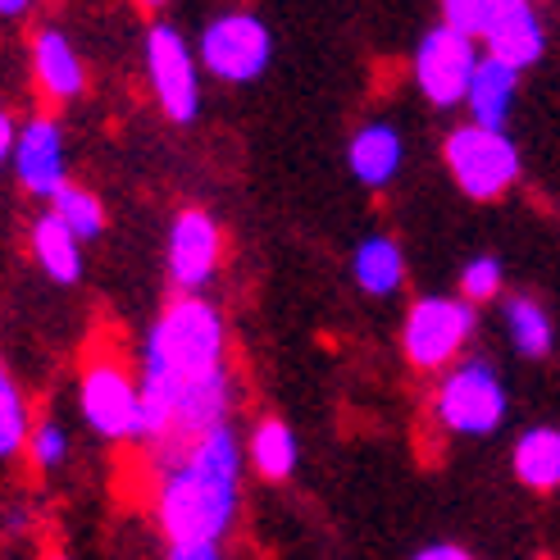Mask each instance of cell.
Listing matches in <instances>:
<instances>
[{
	"mask_svg": "<svg viewBox=\"0 0 560 560\" xmlns=\"http://www.w3.org/2000/svg\"><path fill=\"white\" fill-rule=\"evenodd\" d=\"M46 210L60 219L78 242H96V237L105 233V206H101V196L88 191L82 183H65V187L46 201Z\"/></svg>",
	"mask_w": 560,
	"mask_h": 560,
	"instance_id": "cell-21",
	"label": "cell"
},
{
	"mask_svg": "<svg viewBox=\"0 0 560 560\" xmlns=\"http://www.w3.org/2000/svg\"><path fill=\"white\" fill-rule=\"evenodd\" d=\"M170 560H223L219 547H170Z\"/></svg>",
	"mask_w": 560,
	"mask_h": 560,
	"instance_id": "cell-28",
	"label": "cell"
},
{
	"mask_svg": "<svg viewBox=\"0 0 560 560\" xmlns=\"http://www.w3.org/2000/svg\"><path fill=\"white\" fill-rule=\"evenodd\" d=\"M273 60V33L269 23L233 10L219 14L201 27V42H196V65L219 82H256Z\"/></svg>",
	"mask_w": 560,
	"mask_h": 560,
	"instance_id": "cell-7",
	"label": "cell"
},
{
	"mask_svg": "<svg viewBox=\"0 0 560 560\" xmlns=\"http://www.w3.org/2000/svg\"><path fill=\"white\" fill-rule=\"evenodd\" d=\"M23 456L33 460L37 474L60 469V465L69 460V429H65L55 415L33 419V429H27V442H23Z\"/></svg>",
	"mask_w": 560,
	"mask_h": 560,
	"instance_id": "cell-23",
	"label": "cell"
},
{
	"mask_svg": "<svg viewBox=\"0 0 560 560\" xmlns=\"http://www.w3.org/2000/svg\"><path fill=\"white\" fill-rule=\"evenodd\" d=\"M14 132H19V124L10 119V109H0V170H5L14 155Z\"/></svg>",
	"mask_w": 560,
	"mask_h": 560,
	"instance_id": "cell-27",
	"label": "cell"
},
{
	"mask_svg": "<svg viewBox=\"0 0 560 560\" xmlns=\"http://www.w3.org/2000/svg\"><path fill=\"white\" fill-rule=\"evenodd\" d=\"M492 0H442V23L456 27L465 37H479V23L488 14Z\"/></svg>",
	"mask_w": 560,
	"mask_h": 560,
	"instance_id": "cell-25",
	"label": "cell"
},
{
	"mask_svg": "<svg viewBox=\"0 0 560 560\" xmlns=\"http://www.w3.org/2000/svg\"><path fill=\"white\" fill-rule=\"evenodd\" d=\"M242 456L265 483H288L296 474V465H301V442H296L292 424H283V419L269 415V419H260V424L250 429Z\"/></svg>",
	"mask_w": 560,
	"mask_h": 560,
	"instance_id": "cell-16",
	"label": "cell"
},
{
	"mask_svg": "<svg viewBox=\"0 0 560 560\" xmlns=\"http://www.w3.org/2000/svg\"><path fill=\"white\" fill-rule=\"evenodd\" d=\"M501 319H506V338H511V347L520 355H528V360L551 355L556 328H551V315L542 311V301H534V296H506V305H501Z\"/></svg>",
	"mask_w": 560,
	"mask_h": 560,
	"instance_id": "cell-20",
	"label": "cell"
},
{
	"mask_svg": "<svg viewBox=\"0 0 560 560\" xmlns=\"http://www.w3.org/2000/svg\"><path fill=\"white\" fill-rule=\"evenodd\" d=\"M223 260V233L210 210H178L170 229V278L183 296H201Z\"/></svg>",
	"mask_w": 560,
	"mask_h": 560,
	"instance_id": "cell-11",
	"label": "cell"
},
{
	"mask_svg": "<svg viewBox=\"0 0 560 560\" xmlns=\"http://www.w3.org/2000/svg\"><path fill=\"white\" fill-rule=\"evenodd\" d=\"M78 410L105 442H142V387L119 355H96L78 378Z\"/></svg>",
	"mask_w": 560,
	"mask_h": 560,
	"instance_id": "cell-6",
	"label": "cell"
},
{
	"mask_svg": "<svg viewBox=\"0 0 560 560\" xmlns=\"http://www.w3.org/2000/svg\"><path fill=\"white\" fill-rule=\"evenodd\" d=\"M506 383L492 370V360H456L452 370H442L433 387V419L452 438H488L506 424Z\"/></svg>",
	"mask_w": 560,
	"mask_h": 560,
	"instance_id": "cell-3",
	"label": "cell"
},
{
	"mask_svg": "<svg viewBox=\"0 0 560 560\" xmlns=\"http://www.w3.org/2000/svg\"><path fill=\"white\" fill-rule=\"evenodd\" d=\"M501 283H506V269H501V260L497 256H474L460 269V301H469V305L497 301L501 296Z\"/></svg>",
	"mask_w": 560,
	"mask_h": 560,
	"instance_id": "cell-24",
	"label": "cell"
},
{
	"mask_svg": "<svg viewBox=\"0 0 560 560\" xmlns=\"http://www.w3.org/2000/svg\"><path fill=\"white\" fill-rule=\"evenodd\" d=\"M27 429H33V415H27V401H23L14 374L5 370V360H0V460L23 456Z\"/></svg>",
	"mask_w": 560,
	"mask_h": 560,
	"instance_id": "cell-22",
	"label": "cell"
},
{
	"mask_svg": "<svg viewBox=\"0 0 560 560\" xmlns=\"http://www.w3.org/2000/svg\"><path fill=\"white\" fill-rule=\"evenodd\" d=\"M242 438L219 424L174 452H151L155 524L170 547H219L242 511Z\"/></svg>",
	"mask_w": 560,
	"mask_h": 560,
	"instance_id": "cell-2",
	"label": "cell"
},
{
	"mask_svg": "<svg viewBox=\"0 0 560 560\" xmlns=\"http://www.w3.org/2000/svg\"><path fill=\"white\" fill-rule=\"evenodd\" d=\"M46 560H69V556H65V551H55V556H46Z\"/></svg>",
	"mask_w": 560,
	"mask_h": 560,
	"instance_id": "cell-31",
	"label": "cell"
},
{
	"mask_svg": "<svg viewBox=\"0 0 560 560\" xmlns=\"http://www.w3.org/2000/svg\"><path fill=\"white\" fill-rule=\"evenodd\" d=\"M442 160L469 201H497V196H506L524 170L515 137L501 128H479V124H460L446 132Z\"/></svg>",
	"mask_w": 560,
	"mask_h": 560,
	"instance_id": "cell-4",
	"label": "cell"
},
{
	"mask_svg": "<svg viewBox=\"0 0 560 560\" xmlns=\"http://www.w3.org/2000/svg\"><path fill=\"white\" fill-rule=\"evenodd\" d=\"M37 0H0V19H19V14H27Z\"/></svg>",
	"mask_w": 560,
	"mask_h": 560,
	"instance_id": "cell-29",
	"label": "cell"
},
{
	"mask_svg": "<svg viewBox=\"0 0 560 560\" xmlns=\"http://www.w3.org/2000/svg\"><path fill=\"white\" fill-rule=\"evenodd\" d=\"M142 60H147V82L164 109V119L191 124L201 115V65L187 46V37L174 23H151L147 42H142Z\"/></svg>",
	"mask_w": 560,
	"mask_h": 560,
	"instance_id": "cell-8",
	"label": "cell"
},
{
	"mask_svg": "<svg viewBox=\"0 0 560 560\" xmlns=\"http://www.w3.org/2000/svg\"><path fill=\"white\" fill-rule=\"evenodd\" d=\"M33 78L46 101H78L88 92V69H82L78 46L60 33V27H42L33 37Z\"/></svg>",
	"mask_w": 560,
	"mask_h": 560,
	"instance_id": "cell-13",
	"label": "cell"
},
{
	"mask_svg": "<svg viewBox=\"0 0 560 560\" xmlns=\"http://www.w3.org/2000/svg\"><path fill=\"white\" fill-rule=\"evenodd\" d=\"M515 96H520V69L492 60V55H479V69H474L469 92H465L460 105L469 109V124L506 132V119H511Z\"/></svg>",
	"mask_w": 560,
	"mask_h": 560,
	"instance_id": "cell-15",
	"label": "cell"
},
{
	"mask_svg": "<svg viewBox=\"0 0 560 560\" xmlns=\"http://www.w3.org/2000/svg\"><path fill=\"white\" fill-rule=\"evenodd\" d=\"M142 446L174 452L219 424H233L229 324L206 296H174L142 342Z\"/></svg>",
	"mask_w": 560,
	"mask_h": 560,
	"instance_id": "cell-1",
	"label": "cell"
},
{
	"mask_svg": "<svg viewBox=\"0 0 560 560\" xmlns=\"http://www.w3.org/2000/svg\"><path fill=\"white\" fill-rule=\"evenodd\" d=\"M511 469L524 488L556 492L560 488V429H551V424L524 429L511 452Z\"/></svg>",
	"mask_w": 560,
	"mask_h": 560,
	"instance_id": "cell-19",
	"label": "cell"
},
{
	"mask_svg": "<svg viewBox=\"0 0 560 560\" xmlns=\"http://www.w3.org/2000/svg\"><path fill=\"white\" fill-rule=\"evenodd\" d=\"M410 560H474V556L456 542H429V547H419Z\"/></svg>",
	"mask_w": 560,
	"mask_h": 560,
	"instance_id": "cell-26",
	"label": "cell"
},
{
	"mask_svg": "<svg viewBox=\"0 0 560 560\" xmlns=\"http://www.w3.org/2000/svg\"><path fill=\"white\" fill-rule=\"evenodd\" d=\"M401 160H406V142H401V128L387 124V119H370L365 128H355L351 147H347V164L360 187L383 191L392 178L401 174Z\"/></svg>",
	"mask_w": 560,
	"mask_h": 560,
	"instance_id": "cell-14",
	"label": "cell"
},
{
	"mask_svg": "<svg viewBox=\"0 0 560 560\" xmlns=\"http://www.w3.org/2000/svg\"><path fill=\"white\" fill-rule=\"evenodd\" d=\"M27 246H33V260H37V269L50 278V283H65L69 288V283H78V278H82V242L50 210H42L33 219Z\"/></svg>",
	"mask_w": 560,
	"mask_h": 560,
	"instance_id": "cell-17",
	"label": "cell"
},
{
	"mask_svg": "<svg viewBox=\"0 0 560 560\" xmlns=\"http://www.w3.org/2000/svg\"><path fill=\"white\" fill-rule=\"evenodd\" d=\"M14 178L23 191L42 196V201H50L55 191H60L69 183V155H65V128L55 124L50 115H33L23 119L19 132H14Z\"/></svg>",
	"mask_w": 560,
	"mask_h": 560,
	"instance_id": "cell-12",
	"label": "cell"
},
{
	"mask_svg": "<svg viewBox=\"0 0 560 560\" xmlns=\"http://www.w3.org/2000/svg\"><path fill=\"white\" fill-rule=\"evenodd\" d=\"M474 328H479V315L474 305L460 296H419L410 301L406 324H401V351L415 370L424 374H442L452 370L460 351L469 347Z\"/></svg>",
	"mask_w": 560,
	"mask_h": 560,
	"instance_id": "cell-5",
	"label": "cell"
},
{
	"mask_svg": "<svg viewBox=\"0 0 560 560\" xmlns=\"http://www.w3.org/2000/svg\"><path fill=\"white\" fill-rule=\"evenodd\" d=\"M142 5H147V10H160V5H170V0H142Z\"/></svg>",
	"mask_w": 560,
	"mask_h": 560,
	"instance_id": "cell-30",
	"label": "cell"
},
{
	"mask_svg": "<svg viewBox=\"0 0 560 560\" xmlns=\"http://www.w3.org/2000/svg\"><path fill=\"white\" fill-rule=\"evenodd\" d=\"M479 50L492 55V60L511 65V69H534L547 50V27L534 0H492L483 23H479Z\"/></svg>",
	"mask_w": 560,
	"mask_h": 560,
	"instance_id": "cell-10",
	"label": "cell"
},
{
	"mask_svg": "<svg viewBox=\"0 0 560 560\" xmlns=\"http://www.w3.org/2000/svg\"><path fill=\"white\" fill-rule=\"evenodd\" d=\"M351 273H355V288L365 296H392V292H401V283H406V256L387 233H370L365 242L355 246Z\"/></svg>",
	"mask_w": 560,
	"mask_h": 560,
	"instance_id": "cell-18",
	"label": "cell"
},
{
	"mask_svg": "<svg viewBox=\"0 0 560 560\" xmlns=\"http://www.w3.org/2000/svg\"><path fill=\"white\" fill-rule=\"evenodd\" d=\"M479 42L456 33L446 23H433L424 37H419L415 55H410V73H415V88L424 92L429 105L438 109H452L465 101L469 92V78L479 69Z\"/></svg>",
	"mask_w": 560,
	"mask_h": 560,
	"instance_id": "cell-9",
	"label": "cell"
}]
</instances>
